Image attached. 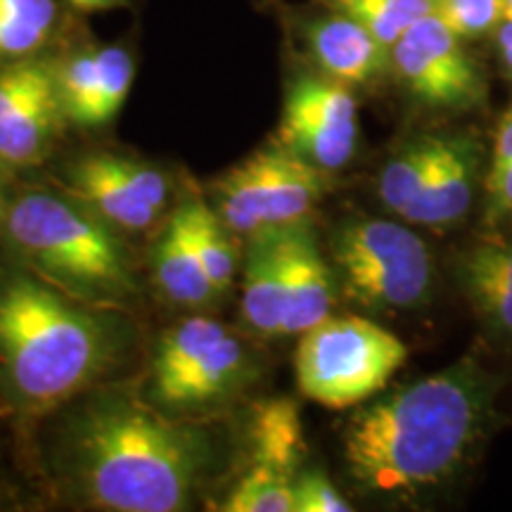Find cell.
<instances>
[{"label":"cell","instance_id":"d4e9b609","mask_svg":"<svg viewBox=\"0 0 512 512\" xmlns=\"http://www.w3.org/2000/svg\"><path fill=\"white\" fill-rule=\"evenodd\" d=\"M226 512H294V479L249 465V470L233 486Z\"/></svg>","mask_w":512,"mask_h":512},{"label":"cell","instance_id":"6da1fadb","mask_svg":"<svg viewBox=\"0 0 512 512\" xmlns=\"http://www.w3.org/2000/svg\"><path fill=\"white\" fill-rule=\"evenodd\" d=\"M60 463L79 496L110 512L188 510L209 463L200 432L126 389H102L67 415Z\"/></svg>","mask_w":512,"mask_h":512},{"label":"cell","instance_id":"52a82bcc","mask_svg":"<svg viewBox=\"0 0 512 512\" xmlns=\"http://www.w3.org/2000/svg\"><path fill=\"white\" fill-rule=\"evenodd\" d=\"M325 171L275 143L226 171L214 188V209L233 235L256 238L306 223L323 200Z\"/></svg>","mask_w":512,"mask_h":512},{"label":"cell","instance_id":"8992f818","mask_svg":"<svg viewBox=\"0 0 512 512\" xmlns=\"http://www.w3.org/2000/svg\"><path fill=\"white\" fill-rule=\"evenodd\" d=\"M332 261L344 290L366 309H415L430 299V249L396 221H347L332 238Z\"/></svg>","mask_w":512,"mask_h":512},{"label":"cell","instance_id":"4fadbf2b","mask_svg":"<svg viewBox=\"0 0 512 512\" xmlns=\"http://www.w3.org/2000/svg\"><path fill=\"white\" fill-rule=\"evenodd\" d=\"M479 178V150L470 138H441L439 157L420 197L403 216L408 223L446 228L470 211Z\"/></svg>","mask_w":512,"mask_h":512},{"label":"cell","instance_id":"8fae6325","mask_svg":"<svg viewBox=\"0 0 512 512\" xmlns=\"http://www.w3.org/2000/svg\"><path fill=\"white\" fill-rule=\"evenodd\" d=\"M392 62L415 100L434 110H467L482 100L475 62L434 15L418 19L392 48Z\"/></svg>","mask_w":512,"mask_h":512},{"label":"cell","instance_id":"603a6c76","mask_svg":"<svg viewBox=\"0 0 512 512\" xmlns=\"http://www.w3.org/2000/svg\"><path fill=\"white\" fill-rule=\"evenodd\" d=\"M100 72L95 88L83 110L72 121L79 128H102L107 126L121 112L133 86L136 64L126 48L105 46L98 48Z\"/></svg>","mask_w":512,"mask_h":512},{"label":"cell","instance_id":"1f68e13d","mask_svg":"<svg viewBox=\"0 0 512 512\" xmlns=\"http://www.w3.org/2000/svg\"><path fill=\"white\" fill-rule=\"evenodd\" d=\"M10 200L12 197L8 195V183L3 181V166H0V226H3L5 211H8V207H10Z\"/></svg>","mask_w":512,"mask_h":512},{"label":"cell","instance_id":"7c38bea8","mask_svg":"<svg viewBox=\"0 0 512 512\" xmlns=\"http://www.w3.org/2000/svg\"><path fill=\"white\" fill-rule=\"evenodd\" d=\"M283 337H299L332 316L335 273L320 254L316 233L297 223L283 230Z\"/></svg>","mask_w":512,"mask_h":512},{"label":"cell","instance_id":"9a60e30c","mask_svg":"<svg viewBox=\"0 0 512 512\" xmlns=\"http://www.w3.org/2000/svg\"><path fill=\"white\" fill-rule=\"evenodd\" d=\"M460 290L479 318L512 339V240H482L456 259Z\"/></svg>","mask_w":512,"mask_h":512},{"label":"cell","instance_id":"9c48e42d","mask_svg":"<svg viewBox=\"0 0 512 512\" xmlns=\"http://www.w3.org/2000/svg\"><path fill=\"white\" fill-rule=\"evenodd\" d=\"M60 190L121 235L155 228L171 195L162 169L112 152H91L69 164Z\"/></svg>","mask_w":512,"mask_h":512},{"label":"cell","instance_id":"2e32d148","mask_svg":"<svg viewBox=\"0 0 512 512\" xmlns=\"http://www.w3.org/2000/svg\"><path fill=\"white\" fill-rule=\"evenodd\" d=\"M240 309L254 335L261 339L283 337V230L249 238Z\"/></svg>","mask_w":512,"mask_h":512},{"label":"cell","instance_id":"3957f363","mask_svg":"<svg viewBox=\"0 0 512 512\" xmlns=\"http://www.w3.org/2000/svg\"><path fill=\"white\" fill-rule=\"evenodd\" d=\"M110 313L74 302L27 268H0V401L41 418L105 380L121 354Z\"/></svg>","mask_w":512,"mask_h":512},{"label":"cell","instance_id":"ba28073f","mask_svg":"<svg viewBox=\"0 0 512 512\" xmlns=\"http://www.w3.org/2000/svg\"><path fill=\"white\" fill-rule=\"evenodd\" d=\"M247 375L245 344L219 320L192 316L157 342L150 394L166 413L197 411L238 392Z\"/></svg>","mask_w":512,"mask_h":512},{"label":"cell","instance_id":"d6a6232c","mask_svg":"<svg viewBox=\"0 0 512 512\" xmlns=\"http://www.w3.org/2000/svg\"><path fill=\"white\" fill-rule=\"evenodd\" d=\"M505 3V17H512V0H503Z\"/></svg>","mask_w":512,"mask_h":512},{"label":"cell","instance_id":"5b68a950","mask_svg":"<svg viewBox=\"0 0 512 512\" xmlns=\"http://www.w3.org/2000/svg\"><path fill=\"white\" fill-rule=\"evenodd\" d=\"M406 358V344L375 320L328 316L299 335L294 375L306 399L342 411L380 394Z\"/></svg>","mask_w":512,"mask_h":512},{"label":"cell","instance_id":"277c9868","mask_svg":"<svg viewBox=\"0 0 512 512\" xmlns=\"http://www.w3.org/2000/svg\"><path fill=\"white\" fill-rule=\"evenodd\" d=\"M0 238L17 266L74 302L112 313L138 302L140 287L121 233L64 190L12 197Z\"/></svg>","mask_w":512,"mask_h":512},{"label":"cell","instance_id":"7402d4cb","mask_svg":"<svg viewBox=\"0 0 512 512\" xmlns=\"http://www.w3.org/2000/svg\"><path fill=\"white\" fill-rule=\"evenodd\" d=\"M57 22L55 0H0V60L36 57Z\"/></svg>","mask_w":512,"mask_h":512},{"label":"cell","instance_id":"d6986e66","mask_svg":"<svg viewBox=\"0 0 512 512\" xmlns=\"http://www.w3.org/2000/svg\"><path fill=\"white\" fill-rule=\"evenodd\" d=\"M304 451V425L297 403L273 399L256 408L252 420V463L294 479Z\"/></svg>","mask_w":512,"mask_h":512},{"label":"cell","instance_id":"f546056e","mask_svg":"<svg viewBox=\"0 0 512 512\" xmlns=\"http://www.w3.org/2000/svg\"><path fill=\"white\" fill-rule=\"evenodd\" d=\"M67 3L74 5L76 10H83V12H102V10L121 8L126 0H67Z\"/></svg>","mask_w":512,"mask_h":512},{"label":"cell","instance_id":"4dcf8cb0","mask_svg":"<svg viewBox=\"0 0 512 512\" xmlns=\"http://www.w3.org/2000/svg\"><path fill=\"white\" fill-rule=\"evenodd\" d=\"M498 46H501V55L508 67L512 69V17H505L501 22V31H498Z\"/></svg>","mask_w":512,"mask_h":512},{"label":"cell","instance_id":"83f0119b","mask_svg":"<svg viewBox=\"0 0 512 512\" xmlns=\"http://www.w3.org/2000/svg\"><path fill=\"white\" fill-rule=\"evenodd\" d=\"M486 219L501 221L505 216H512V164L503 171L486 178Z\"/></svg>","mask_w":512,"mask_h":512},{"label":"cell","instance_id":"4316f807","mask_svg":"<svg viewBox=\"0 0 512 512\" xmlns=\"http://www.w3.org/2000/svg\"><path fill=\"white\" fill-rule=\"evenodd\" d=\"M347 503L323 472L311 470L294 477V512H349Z\"/></svg>","mask_w":512,"mask_h":512},{"label":"cell","instance_id":"ac0fdd59","mask_svg":"<svg viewBox=\"0 0 512 512\" xmlns=\"http://www.w3.org/2000/svg\"><path fill=\"white\" fill-rule=\"evenodd\" d=\"M155 285L166 302L183 306V309H200L219 299V292L209 283L200 256L192 245L183 204L171 214L157 242Z\"/></svg>","mask_w":512,"mask_h":512},{"label":"cell","instance_id":"5bb4252c","mask_svg":"<svg viewBox=\"0 0 512 512\" xmlns=\"http://www.w3.org/2000/svg\"><path fill=\"white\" fill-rule=\"evenodd\" d=\"M62 121L67 119L62 112L53 67V74L38 83L34 91L0 112V166L27 169L41 162L53 147Z\"/></svg>","mask_w":512,"mask_h":512},{"label":"cell","instance_id":"30bf717a","mask_svg":"<svg viewBox=\"0 0 512 512\" xmlns=\"http://www.w3.org/2000/svg\"><path fill=\"white\" fill-rule=\"evenodd\" d=\"M356 100L344 83L304 76L287 91L278 143L316 169L332 174L354 157Z\"/></svg>","mask_w":512,"mask_h":512},{"label":"cell","instance_id":"ffe728a7","mask_svg":"<svg viewBox=\"0 0 512 512\" xmlns=\"http://www.w3.org/2000/svg\"><path fill=\"white\" fill-rule=\"evenodd\" d=\"M439 147L441 136L415 138L384 164L380 181H377V195L384 209L401 219L408 214L437 164Z\"/></svg>","mask_w":512,"mask_h":512},{"label":"cell","instance_id":"f1b7e54d","mask_svg":"<svg viewBox=\"0 0 512 512\" xmlns=\"http://www.w3.org/2000/svg\"><path fill=\"white\" fill-rule=\"evenodd\" d=\"M510 164H512V107L503 114L501 126H498L494 157H491L489 174H486V178L498 174V171H503L505 166H510Z\"/></svg>","mask_w":512,"mask_h":512},{"label":"cell","instance_id":"e0dca14e","mask_svg":"<svg viewBox=\"0 0 512 512\" xmlns=\"http://www.w3.org/2000/svg\"><path fill=\"white\" fill-rule=\"evenodd\" d=\"M309 48L318 67L344 86L373 79L384 67L389 50L363 24L342 12L311 24Z\"/></svg>","mask_w":512,"mask_h":512},{"label":"cell","instance_id":"cb8c5ba5","mask_svg":"<svg viewBox=\"0 0 512 512\" xmlns=\"http://www.w3.org/2000/svg\"><path fill=\"white\" fill-rule=\"evenodd\" d=\"M342 15L363 24L384 48L399 38L422 17L432 15V0H335Z\"/></svg>","mask_w":512,"mask_h":512},{"label":"cell","instance_id":"7a4b0ae2","mask_svg":"<svg viewBox=\"0 0 512 512\" xmlns=\"http://www.w3.org/2000/svg\"><path fill=\"white\" fill-rule=\"evenodd\" d=\"M489 403L491 384L472 361L382 394L344 430L351 477L370 494L437 486L470 456Z\"/></svg>","mask_w":512,"mask_h":512},{"label":"cell","instance_id":"44dd1931","mask_svg":"<svg viewBox=\"0 0 512 512\" xmlns=\"http://www.w3.org/2000/svg\"><path fill=\"white\" fill-rule=\"evenodd\" d=\"M183 209L188 216L192 245L200 256L204 273L214 290L219 292V297H223L233 287L235 273H238V252L230 240V230L200 197H188L183 202Z\"/></svg>","mask_w":512,"mask_h":512},{"label":"cell","instance_id":"484cf974","mask_svg":"<svg viewBox=\"0 0 512 512\" xmlns=\"http://www.w3.org/2000/svg\"><path fill=\"white\" fill-rule=\"evenodd\" d=\"M432 15L458 38L486 34L505 19L503 0H432Z\"/></svg>","mask_w":512,"mask_h":512}]
</instances>
